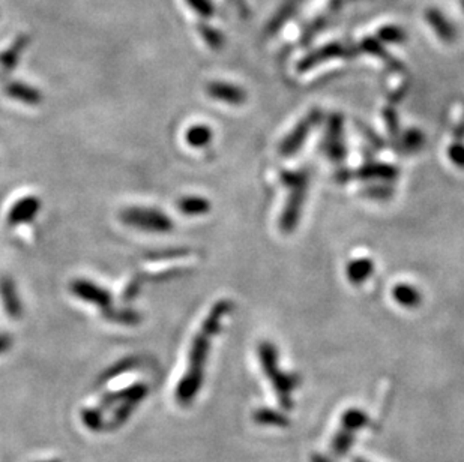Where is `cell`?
<instances>
[{
	"label": "cell",
	"mask_w": 464,
	"mask_h": 462,
	"mask_svg": "<svg viewBox=\"0 0 464 462\" xmlns=\"http://www.w3.org/2000/svg\"><path fill=\"white\" fill-rule=\"evenodd\" d=\"M259 359L263 368L264 376L269 378L275 389L276 396H278L280 406L285 410L293 407L292 392L299 386L301 378L298 374L283 372L278 367V353L276 348L269 342H263L259 347Z\"/></svg>",
	"instance_id": "obj_2"
},
{
	"label": "cell",
	"mask_w": 464,
	"mask_h": 462,
	"mask_svg": "<svg viewBox=\"0 0 464 462\" xmlns=\"http://www.w3.org/2000/svg\"><path fill=\"white\" fill-rule=\"evenodd\" d=\"M353 441H354L353 432H349V431L340 428L331 441L332 454L337 456H344L345 454H349Z\"/></svg>",
	"instance_id": "obj_20"
},
{
	"label": "cell",
	"mask_w": 464,
	"mask_h": 462,
	"mask_svg": "<svg viewBox=\"0 0 464 462\" xmlns=\"http://www.w3.org/2000/svg\"><path fill=\"white\" fill-rule=\"evenodd\" d=\"M71 293L78 299L86 300L92 305H96L98 308H101L103 312L112 308V296L107 290L101 288L100 285H96L91 281L86 279H75L71 282Z\"/></svg>",
	"instance_id": "obj_5"
},
{
	"label": "cell",
	"mask_w": 464,
	"mask_h": 462,
	"mask_svg": "<svg viewBox=\"0 0 464 462\" xmlns=\"http://www.w3.org/2000/svg\"><path fill=\"white\" fill-rule=\"evenodd\" d=\"M137 367V359H124L121 360L119 363H116V365H113L112 368H108L104 374H103V377H101V381L105 383L108 380H113L116 377H119L122 376L124 372H128V371H131Z\"/></svg>",
	"instance_id": "obj_23"
},
{
	"label": "cell",
	"mask_w": 464,
	"mask_h": 462,
	"mask_svg": "<svg viewBox=\"0 0 464 462\" xmlns=\"http://www.w3.org/2000/svg\"><path fill=\"white\" fill-rule=\"evenodd\" d=\"M6 95H9L14 100L27 104V105H39L43 102V95L38 89L32 86H27L24 83H11L6 86L5 89Z\"/></svg>",
	"instance_id": "obj_12"
},
{
	"label": "cell",
	"mask_w": 464,
	"mask_h": 462,
	"mask_svg": "<svg viewBox=\"0 0 464 462\" xmlns=\"http://www.w3.org/2000/svg\"><path fill=\"white\" fill-rule=\"evenodd\" d=\"M311 462H335V461H332L331 458L324 456V455H320V454H314V455L311 456Z\"/></svg>",
	"instance_id": "obj_30"
},
{
	"label": "cell",
	"mask_w": 464,
	"mask_h": 462,
	"mask_svg": "<svg viewBox=\"0 0 464 462\" xmlns=\"http://www.w3.org/2000/svg\"><path fill=\"white\" fill-rule=\"evenodd\" d=\"M253 419L257 422L259 425L263 426H275V428H284L289 425V419L281 411H276L272 408H259L254 411Z\"/></svg>",
	"instance_id": "obj_16"
},
{
	"label": "cell",
	"mask_w": 464,
	"mask_h": 462,
	"mask_svg": "<svg viewBox=\"0 0 464 462\" xmlns=\"http://www.w3.org/2000/svg\"><path fill=\"white\" fill-rule=\"evenodd\" d=\"M374 270V264L370 259H357L349 263L347 278L352 284L358 285L370 278Z\"/></svg>",
	"instance_id": "obj_15"
},
{
	"label": "cell",
	"mask_w": 464,
	"mask_h": 462,
	"mask_svg": "<svg viewBox=\"0 0 464 462\" xmlns=\"http://www.w3.org/2000/svg\"><path fill=\"white\" fill-rule=\"evenodd\" d=\"M185 140L190 146L195 147V149H199V147H204L212 141L211 128H207L204 125H195L186 131Z\"/></svg>",
	"instance_id": "obj_19"
},
{
	"label": "cell",
	"mask_w": 464,
	"mask_h": 462,
	"mask_svg": "<svg viewBox=\"0 0 464 462\" xmlns=\"http://www.w3.org/2000/svg\"><path fill=\"white\" fill-rule=\"evenodd\" d=\"M104 317L110 321L114 323H121V324H126V326H133V324H138L142 321V316L135 311L131 309H119V311H114V309H107L103 312Z\"/></svg>",
	"instance_id": "obj_22"
},
{
	"label": "cell",
	"mask_w": 464,
	"mask_h": 462,
	"mask_svg": "<svg viewBox=\"0 0 464 462\" xmlns=\"http://www.w3.org/2000/svg\"><path fill=\"white\" fill-rule=\"evenodd\" d=\"M0 298H2L3 308L8 314V317H11L13 320L22 318L23 307L22 302L18 299V293L13 278L9 277L0 278Z\"/></svg>",
	"instance_id": "obj_10"
},
{
	"label": "cell",
	"mask_w": 464,
	"mask_h": 462,
	"mask_svg": "<svg viewBox=\"0 0 464 462\" xmlns=\"http://www.w3.org/2000/svg\"><path fill=\"white\" fill-rule=\"evenodd\" d=\"M422 143H424V137L417 131H410L406 137H404V146H406L407 149H418Z\"/></svg>",
	"instance_id": "obj_28"
},
{
	"label": "cell",
	"mask_w": 464,
	"mask_h": 462,
	"mask_svg": "<svg viewBox=\"0 0 464 462\" xmlns=\"http://www.w3.org/2000/svg\"><path fill=\"white\" fill-rule=\"evenodd\" d=\"M394 299L404 308H417L421 303V294L417 288H413L409 284H398L394 288Z\"/></svg>",
	"instance_id": "obj_17"
},
{
	"label": "cell",
	"mask_w": 464,
	"mask_h": 462,
	"mask_svg": "<svg viewBox=\"0 0 464 462\" xmlns=\"http://www.w3.org/2000/svg\"><path fill=\"white\" fill-rule=\"evenodd\" d=\"M209 96L215 98V100L232 104V105H239L245 102V92L239 87L227 84V83H209L206 87Z\"/></svg>",
	"instance_id": "obj_11"
},
{
	"label": "cell",
	"mask_w": 464,
	"mask_h": 462,
	"mask_svg": "<svg viewBox=\"0 0 464 462\" xmlns=\"http://www.w3.org/2000/svg\"><path fill=\"white\" fill-rule=\"evenodd\" d=\"M39 209H41V201L33 195L24 197V199L18 200L11 210L8 213V224L9 225H22L33 221L35 216L38 215Z\"/></svg>",
	"instance_id": "obj_7"
},
{
	"label": "cell",
	"mask_w": 464,
	"mask_h": 462,
	"mask_svg": "<svg viewBox=\"0 0 464 462\" xmlns=\"http://www.w3.org/2000/svg\"><path fill=\"white\" fill-rule=\"evenodd\" d=\"M31 43V38L29 35H22L15 39V43L8 48L5 53L0 54V63L5 68L6 71H11L13 68H15L20 56L24 52V48Z\"/></svg>",
	"instance_id": "obj_14"
},
{
	"label": "cell",
	"mask_w": 464,
	"mask_h": 462,
	"mask_svg": "<svg viewBox=\"0 0 464 462\" xmlns=\"http://www.w3.org/2000/svg\"><path fill=\"white\" fill-rule=\"evenodd\" d=\"M177 208L185 215H204L211 210L209 200L203 199V197H184L177 203Z\"/></svg>",
	"instance_id": "obj_18"
},
{
	"label": "cell",
	"mask_w": 464,
	"mask_h": 462,
	"mask_svg": "<svg viewBox=\"0 0 464 462\" xmlns=\"http://www.w3.org/2000/svg\"><path fill=\"white\" fill-rule=\"evenodd\" d=\"M11 346H13V338L2 333V335H0V355H3L8 348H11Z\"/></svg>",
	"instance_id": "obj_29"
},
{
	"label": "cell",
	"mask_w": 464,
	"mask_h": 462,
	"mask_svg": "<svg viewBox=\"0 0 464 462\" xmlns=\"http://www.w3.org/2000/svg\"><path fill=\"white\" fill-rule=\"evenodd\" d=\"M188 255V251L186 249H167V251H160V252H152L147 255V260H154V261H161V260H174V259H182Z\"/></svg>",
	"instance_id": "obj_24"
},
{
	"label": "cell",
	"mask_w": 464,
	"mask_h": 462,
	"mask_svg": "<svg viewBox=\"0 0 464 462\" xmlns=\"http://www.w3.org/2000/svg\"><path fill=\"white\" fill-rule=\"evenodd\" d=\"M317 122H319V113H311L310 116L305 117V119L289 134L287 139H284V141L281 143L280 146L281 155L289 156L298 152Z\"/></svg>",
	"instance_id": "obj_6"
},
{
	"label": "cell",
	"mask_w": 464,
	"mask_h": 462,
	"mask_svg": "<svg viewBox=\"0 0 464 462\" xmlns=\"http://www.w3.org/2000/svg\"><path fill=\"white\" fill-rule=\"evenodd\" d=\"M284 185H287L290 188V197L287 203H285L284 212L280 220V227L284 233H292L296 227V224L299 222V216L302 206L305 201V192H307L308 186V176L307 173H283L281 174Z\"/></svg>",
	"instance_id": "obj_3"
},
{
	"label": "cell",
	"mask_w": 464,
	"mask_h": 462,
	"mask_svg": "<svg viewBox=\"0 0 464 462\" xmlns=\"http://www.w3.org/2000/svg\"><path fill=\"white\" fill-rule=\"evenodd\" d=\"M147 393H149V387H147V385H144V383H135V385L126 387L124 390L108 393V395H105L101 399L98 408H101L104 411L107 408L116 406L117 402L121 404L122 401H134V402H137V404H140V402L146 398Z\"/></svg>",
	"instance_id": "obj_8"
},
{
	"label": "cell",
	"mask_w": 464,
	"mask_h": 462,
	"mask_svg": "<svg viewBox=\"0 0 464 462\" xmlns=\"http://www.w3.org/2000/svg\"><path fill=\"white\" fill-rule=\"evenodd\" d=\"M448 155L454 164L458 167H464V146L463 144H452L449 147Z\"/></svg>",
	"instance_id": "obj_27"
},
{
	"label": "cell",
	"mask_w": 464,
	"mask_h": 462,
	"mask_svg": "<svg viewBox=\"0 0 464 462\" xmlns=\"http://www.w3.org/2000/svg\"><path fill=\"white\" fill-rule=\"evenodd\" d=\"M44 462H61V461H44Z\"/></svg>",
	"instance_id": "obj_32"
},
{
	"label": "cell",
	"mask_w": 464,
	"mask_h": 462,
	"mask_svg": "<svg viewBox=\"0 0 464 462\" xmlns=\"http://www.w3.org/2000/svg\"><path fill=\"white\" fill-rule=\"evenodd\" d=\"M370 417L367 413L361 408H349L347 411L343 413L341 416V428L353 432V434H357L361 429H364L365 426L368 425Z\"/></svg>",
	"instance_id": "obj_13"
},
{
	"label": "cell",
	"mask_w": 464,
	"mask_h": 462,
	"mask_svg": "<svg viewBox=\"0 0 464 462\" xmlns=\"http://www.w3.org/2000/svg\"><path fill=\"white\" fill-rule=\"evenodd\" d=\"M121 221L135 229H142L151 233H169L173 229V222L169 216L155 209L130 208L121 213Z\"/></svg>",
	"instance_id": "obj_4"
},
{
	"label": "cell",
	"mask_w": 464,
	"mask_h": 462,
	"mask_svg": "<svg viewBox=\"0 0 464 462\" xmlns=\"http://www.w3.org/2000/svg\"><path fill=\"white\" fill-rule=\"evenodd\" d=\"M200 33L204 36L206 39V43L209 44L211 47H220L221 45V35L214 31V29H211L209 26H200Z\"/></svg>",
	"instance_id": "obj_26"
},
{
	"label": "cell",
	"mask_w": 464,
	"mask_h": 462,
	"mask_svg": "<svg viewBox=\"0 0 464 462\" xmlns=\"http://www.w3.org/2000/svg\"><path fill=\"white\" fill-rule=\"evenodd\" d=\"M232 309H233L232 300L216 302L212 309L209 311V314H207L206 320L203 321L200 332L195 335L190 350L188 368H186L184 377L174 392L176 401L179 406L182 407L191 406L195 396L199 395L204 381V368L207 357H209L212 338L220 332L221 320Z\"/></svg>",
	"instance_id": "obj_1"
},
{
	"label": "cell",
	"mask_w": 464,
	"mask_h": 462,
	"mask_svg": "<svg viewBox=\"0 0 464 462\" xmlns=\"http://www.w3.org/2000/svg\"><path fill=\"white\" fill-rule=\"evenodd\" d=\"M186 2H188V5L197 14H200L203 17H211L214 13V8L209 0H186Z\"/></svg>",
	"instance_id": "obj_25"
},
{
	"label": "cell",
	"mask_w": 464,
	"mask_h": 462,
	"mask_svg": "<svg viewBox=\"0 0 464 462\" xmlns=\"http://www.w3.org/2000/svg\"><path fill=\"white\" fill-rule=\"evenodd\" d=\"M323 147H324V152H327V155L332 161H335V162L343 161L344 155H345V149L343 144V125H341V119L338 116L332 117Z\"/></svg>",
	"instance_id": "obj_9"
},
{
	"label": "cell",
	"mask_w": 464,
	"mask_h": 462,
	"mask_svg": "<svg viewBox=\"0 0 464 462\" xmlns=\"http://www.w3.org/2000/svg\"><path fill=\"white\" fill-rule=\"evenodd\" d=\"M352 462H368V461H367V459H364V458H361V456H357V458H353Z\"/></svg>",
	"instance_id": "obj_31"
},
{
	"label": "cell",
	"mask_w": 464,
	"mask_h": 462,
	"mask_svg": "<svg viewBox=\"0 0 464 462\" xmlns=\"http://www.w3.org/2000/svg\"><path fill=\"white\" fill-rule=\"evenodd\" d=\"M83 425L93 432H101L105 428V415L101 408H84L82 411Z\"/></svg>",
	"instance_id": "obj_21"
}]
</instances>
